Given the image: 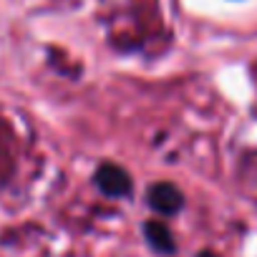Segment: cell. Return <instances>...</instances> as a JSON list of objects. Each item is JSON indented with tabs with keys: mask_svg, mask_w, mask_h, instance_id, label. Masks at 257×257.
Wrapping results in <instances>:
<instances>
[{
	"mask_svg": "<svg viewBox=\"0 0 257 257\" xmlns=\"http://www.w3.org/2000/svg\"><path fill=\"white\" fill-rule=\"evenodd\" d=\"M96 187L108 197H126L132 194V177L118 164H101L96 169Z\"/></svg>",
	"mask_w": 257,
	"mask_h": 257,
	"instance_id": "1",
	"label": "cell"
},
{
	"mask_svg": "<svg viewBox=\"0 0 257 257\" xmlns=\"http://www.w3.org/2000/svg\"><path fill=\"white\" fill-rule=\"evenodd\" d=\"M182 202H184L182 199V192L174 184H169V182H159V184H154L149 189V204L159 214H174V212H179Z\"/></svg>",
	"mask_w": 257,
	"mask_h": 257,
	"instance_id": "2",
	"label": "cell"
},
{
	"mask_svg": "<svg viewBox=\"0 0 257 257\" xmlns=\"http://www.w3.org/2000/svg\"><path fill=\"white\" fill-rule=\"evenodd\" d=\"M144 232H147V239H149L159 252H172V249H174L172 232H169V227H167L164 222H147Z\"/></svg>",
	"mask_w": 257,
	"mask_h": 257,
	"instance_id": "3",
	"label": "cell"
}]
</instances>
